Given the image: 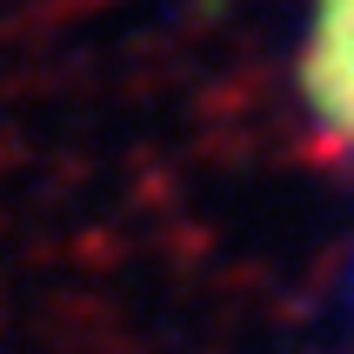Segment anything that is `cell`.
<instances>
[{
	"label": "cell",
	"mask_w": 354,
	"mask_h": 354,
	"mask_svg": "<svg viewBox=\"0 0 354 354\" xmlns=\"http://www.w3.org/2000/svg\"><path fill=\"white\" fill-rule=\"evenodd\" d=\"M315 100L328 107L335 127L354 134V0H321V34H315Z\"/></svg>",
	"instance_id": "obj_1"
}]
</instances>
